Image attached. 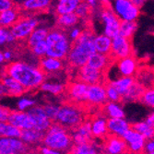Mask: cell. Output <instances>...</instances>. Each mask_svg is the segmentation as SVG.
Instances as JSON below:
<instances>
[{
  "label": "cell",
  "instance_id": "ee69618b",
  "mask_svg": "<svg viewBox=\"0 0 154 154\" xmlns=\"http://www.w3.org/2000/svg\"><path fill=\"white\" fill-rule=\"evenodd\" d=\"M36 105V101L31 97L20 96L17 102V109L20 111H29L31 108Z\"/></svg>",
  "mask_w": 154,
  "mask_h": 154
},
{
  "label": "cell",
  "instance_id": "94428289",
  "mask_svg": "<svg viewBox=\"0 0 154 154\" xmlns=\"http://www.w3.org/2000/svg\"><path fill=\"white\" fill-rule=\"evenodd\" d=\"M153 85H154V82H153Z\"/></svg>",
  "mask_w": 154,
  "mask_h": 154
},
{
  "label": "cell",
  "instance_id": "8fae6325",
  "mask_svg": "<svg viewBox=\"0 0 154 154\" xmlns=\"http://www.w3.org/2000/svg\"><path fill=\"white\" fill-rule=\"evenodd\" d=\"M32 149L27 145L20 137H6L0 138V153L1 154H24L30 153Z\"/></svg>",
  "mask_w": 154,
  "mask_h": 154
},
{
  "label": "cell",
  "instance_id": "f907efd6",
  "mask_svg": "<svg viewBox=\"0 0 154 154\" xmlns=\"http://www.w3.org/2000/svg\"><path fill=\"white\" fill-rule=\"evenodd\" d=\"M10 113H11V110H9L7 107L2 106L1 109H0V122H8Z\"/></svg>",
  "mask_w": 154,
  "mask_h": 154
},
{
  "label": "cell",
  "instance_id": "1f68e13d",
  "mask_svg": "<svg viewBox=\"0 0 154 154\" xmlns=\"http://www.w3.org/2000/svg\"><path fill=\"white\" fill-rule=\"evenodd\" d=\"M49 29L45 26H38L36 27L34 31L31 33V35L28 37V39L25 42V45L28 48L32 47L34 45H36L39 42L45 41L47 38V35L49 33Z\"/></svg>",
  "mask_w": 154,
  "mask_h": 154
},
{
  "label": "cell",
  "instance_id": "277c9868",
  "mask_svg": "<svg viewBox=\"0 0 154 154\" xmlns=\"http://www.w3.org/2000/svg\"><path fill=\"white\" fill-rule=\"evenodd\" d=\"M47 55L66 60L71 49L73 42L70 40L66 31L57 27L49 31L46 38Z\"/></svg>",
  "mask_w": 154,
  "mask_h": 154
},
{
  "label": "cell",
  "instance_id": "60d3db41",
  "mask_svg": "<svg viewBox=\"0 0 154 154\" xmlns=\"http://www.w3.org/2000/svg\"><path fill=\"white\" fill-rule=\"evenodd\" d=\"M15 43H17V40L11 32L10 28L1 27V29H0V44L1 45L4 46L13 45Z\"/></svg>",
  "mask_w": 154,
  "mask_h": 154
},
{
  "label": "cell",
  "instance_id": "30bf717a",
  "mask_svg": "<svg viewBox=\"0 0 154 154\" xmlns=\"http://www.w3.org/2000/svg\"><path fill=\"white\" fill-rule=\"evenodd\" d=\"M133 54L134 49L130 39L124 37L120 34L113 38L110 55L114 59V61L130 57Z\"/></svg>",
  "mask_w": 154,
  "mask_h": 154
},
{
  "label": "cell",
  "instance_id": "f5cc1de1",
  "mask_svg": "<svg viewBox=\"0 0 154 154\" xmlns=\"http://www.w3.org/2000/svg\"><path fill=\"white\" fill-rule=\"evenodd\" d=\"M2 53L5 57V63H10V62L14 61V52L12 50L6 49V50L2 51Z\"/></svg>",
  "mask_w": 154,
  "mask_h": 154
},
{
  "label": "cell",
  "instance_id": "74e56055",
  "mask_svg": "<svg viewBox=\"0 0 154 154\" xmlns=\"http://www.w3.org/2000/svg\"><path fill=\"white\" fill-rule=\"evenodd\" d=\"M132 128L143 135L146 139L154 137V127L149 123H148L146 120L132 124Z\"/></svg>",
  "mask_w": 154,
  "mask_h": 154
},
{
  "label": "cell",
  "instance_id": "bcb514c9",
  "mask_svg": "<svg viewBox=\"0 0 154 154\" xmlns=\"http://www.w3.org/2000/svg\"><path fill=\"white\" fill-rule=\"evenodd\" d=\"M44 108L46 112V115L48 116V117L53 122H55L57 115H58L59 109H60V106H58L57 104H54V103H47V104L44 105Z\"/></svg>",
  "mask_w": 154,
  "mask_h": 154
},
{
  "label": "cell",
  "instance_id": "ab89813d",
  "mask_svg": "<svg viewBox=\"0 0 154 154\" xmlns=\"http://www.w3.org/2000/svg\"><path fill=\"white\" fill-rule=\"evenodd\" d=\"M139 102L145 106L154 110V85L145 89Z\"/></svg>",
  "mask_w": 154,
  "mask_h": 154
},
{
  "label": "cell",
  "instance_id": "ac0fdd59",
  "mask_svg": "<svg viewBox=\"0 0 154 154\" xmlns=\"http://www.w3.org/2000/svg\"><path fill=\"white\" fill-rule=\"evenodd\" d=\"M124 138L128 144V153H144V148L147 139L143 135L131 128L124 136Z\"/></svg>",
  "mask_w": 154,
  "mask_h": 154
},
{
  "label": "cell",
  "instance_id": "603a6c76",
  "mask_svg": "<svg viewBox=\"0 0 154 154\" xmlns=\"http://www.w3.org/2000/svg\"><path fill=\"white\" fill-rule=\"evenodd\" d=\"M72 137L74 144H79L93 140V136L91 132V121H88L87 119L84 121L80 125L71 131Z\"/></svg>",
  "mask_w": 154,
  "mask_h": 154
},
{
  "label": "cell",
  "instance_id": "52a82bcc",
  "mask_svg": "<svg viewBox=\"0 0 154 154\" xmlns=\"http://www.w3.org/2000/svg\"><path fill=\"white\" fill-rule=\"evenodd\" d=\"M111 8L121 21L137 20L140 15V8L132 0H112Z\"/></svg>",
  "mask_w": 154,
  "mask_h": 154
},
{
  "label": "cell",
  "instance_id": "3957f363",
  "mask_svg": "<svg viewBox=\"0 0 154 154\" xmlns=\"http://www.w3.org/2000/svg\"><path fill=\"white\" fill-rule=\"evenodd\" d=\"M43 144L59 153H70L74 146L72 133L57 122H54L45 132Z\"/></svg>",
  "mask_w": 154,
  "mask_h": 154
},
{
  "label": "cell",
  "instance_id": "e0dca14e",
  "mask_svg": "<svg viewBox=\"0 0 154 154\" xmlns=\"http://www.w3.org/2000/svg\"><path fill=\"white\" fill-rule=\"evenodd\" d=\"M28 113L30 114V116L32 118L33 124H34V128L46 132L52 124L54 123L46 115V112L44 108V106L41 105H35L32 108H31Z\"/></svg>",
  "mask_w": 154,
  "mask_h": 154
},
{
  "label": "cell",
  "instance_id": "d590c367",
  "mask_svg": "<svg viewBox=\"0 0 154 154\" xmlns=\"http://www.w3.org/2000/svg\"><path fill=\"white\" fill-rule=\"evenodd\" d=\"M145 87L142 85L140 82H138L136 80L134 83V85L131 87V89L128 91L127 94H125L123 96V101L125 103H133L137 101H140V98L145 91Z\"/></svg>",
  "mask_w": 154,
  "mask_h": 154
},
{
  "label": "cell",
  "instance_id": "ba28073f",
  "mask_svg": "<svg viewBox=\"0 0 154 154\" xmlns=\"http://www.w3.org/2000/svg\"><path fill=\"white\" fill-rule=\"evenodd\" d=\"M100 20L103 23V33L111 38L120 34L121 20L116 15L111 7L101 6Z\"/></svg>",
  "mask_w": 154,
  "mask_h": 154
},
{
  "label": "cell",
  "instance_id": "8d00e7d4",
  "mask_svg": "<svg viewBox=\"0 0 154 154\" xmlns=\"http://www.w3.org/2000/svg\"><path fill=\"white\" fill-rule=\"evenodd\" d=\"M22 130L9 122L0 123V136L6 137H20Z\"/></svg>",
  "mask_w": 154,
  "mask_h": 154
},
{
  "label": "cell",
  "instance_id": "7a4b0ae2",
  "mask_svg": "<svg viewBox=\"0 0 154 154\" xmlns=\"http://www.w3.org/2000/svg\"><path fill=\"white\" fill-rule=\"evenodd\" d=\"M95 35L91 28L87 27L83 30L80 37L73 42L66 59V65L69 67L78 69L87 65L90 57L96 53L94 45Z\"/></svg>",
  "mask_w": 154,
  "mask_h": 154
},
{
  "label": "cell",
  "instance_id": "cb8c5ba5",
  "mask_svg": "<svg viewBox=\"0 0 154 154\" xmlns=\"http://www.w3.org/2000/svg\"><path fill=\"white\" fill-rule=\"evenodd\" d=\"M52 0H26L20 7L24 14H38L49 9Z\"/></svg>",
  "mask_w": 154,
  "mask_h": 154
},
{
  "label": "cell",
  "instance_id": "5bb4252c",
  "mask_svg": "<svg viewBox=\"0 0 154 154\" xmlns=\"http://www.w3.org/2000/svg\"><path fill=\"white\" fill-rule=\"evenodd\" d=\"M27 90L21 84L11 76L3 73L1 77V86H0V92L2 96L10 97H20Z\"/></svg>",
  "mask_w": 154,
  "mask_h": 154
},
{
  "label": "cell",
  "instance_id": "7dc6e473",
  "mask_svg": "<svg viewBox=\"0 0 154 154\" xmlns=\"http://www.w3.org/2000/svg\"><path fill=\"white\" fill-rule=\"evenodd\" d=\"M83 28L81 27H73L72 29H70L69 31H67V33H68V36L70 38V40L72 42L76 41L77 39H79L80 37V35L82 34V32H83Z\"/></svg>",
  "mask_w": 154,
  "mask_h": 154
},
{
  "label": "cell",
  "instance_id": "484cf974",
  "mask_svg": "<svg viewBox=\"0 0 154 154\" xmlns=\"http://www.w3.org/2000/svg\"><path fill=\"white\" fill-rule=\"evenodd\" d=\"M100 140L93 139L91 141L74 144L71 152L74 154H97V153H103V142L100 143Z\"/></svg>",
  "mask_w": 154,
  "mask_h": 154
},
{
  "label": "cell",
  "instance_id": "44dd1931",
  "mask_svg": "<svg viewBox=\"0 0 154 154\" xmlns=\"http://www.w3.org/2000/svg\"><path fill=\"white\" fill-rule=\"evenodd\" d=\"M8 122L16 125L17 128H20L21 130L29 129L34 128V124L32 121V116L28 113V111H20V110H11L10 116L8 117Z\"/></svg>",
  "mask_w": 154,
  "mask_h": 154
},
{
  "label": "cell",
  "instance_id": "6da1fadb",
  "mask_svg": "<svg viewBox=\"0 0 154 154\" xmlns=\"http://www.w3.org/2000/svg\"><path fill=\"white\" fill-rule=\"evenodd\" d=\"M4 73L17 79L27 91L40 89L47 75L43 71L40 66L32 65L24 60H14L8 63L3 68Z\"/></svg>",
  "mask_w": 154,
  "mask_h": 154
},
{
  "label": "cell",
  "instance_id": "4316f807",
  "mask_svg": "<svg viewBox=\"0 0 154 154\" xmlns=\"http://www.w3.org/2000/svg\"><path fill=\"white\" fill-rule=\"evenodd\" d=\"M114 59L111 57L110 54H103L96 52L90 57L87 64L98 70L106 72L109 67L114 64Z\"/></svg>",
  "mask_w": 154,
  "mask_h": 154
},
{
  "label": "cell",
  "instance_id": "9c48e42d",
  "mask_svg": "<svg viewBox=\"0 0 154 154\" xmlns=\"http://www.w3.org/2000/svg\"><path fill=\"white\" fill-rule=\"evenodd\" d=\"M88 89L89 84L75 79L67 84L65 93L68 102L83 106V104H87Z\"/></svg>",
  "mask_w": 154,
  "mask_h": 154
},
{
  "label": "cell",
  "instance_id": "8992f818",
  "mask_svg": "<svg viewBox=\"0 0 154 154\" xmlns=\"http://www.w3.org/2000/svg\"><path fill=\"white\" fill-rule=\"evenodd\" d=\"M38 26L39 19L34 14H23L19 20L10 28V30L17 42L25 43L28 37Z\"/></svg>",
  "mask_w": 154,
  "mask_h": 154
},
{
  "label": "cell",
  "instance_id": "7402d4cb",
  "mask_svg": "<svg viewBox=\"0 0 154 154\" xmlns=\"http://www.w3.org/2000/svg\"><path fill=\"white\" fill-rule=\"evenodd\" d=\"M45 134V132L32 128L22 130L20 138L27 145H29L31 148H32V149H38V148L41 145H43Z\"/></svg>",
  "mask_w": 154,
  "mask_h": 154
},
{
  "label": "cell",
  "instance_id": "680465c9",
  "mask_svg": "<svg viewBox=\"0 0 154 154\" xmlns=\"http://www.w3.org/2000/svg\"><path fill=\"white\" fill-rule=\"evenodd\" d=\"M25 1H26V0H14V2H15L16 6H18V7H20Z\"/></svg>",
  "mask_w": 154,
  "mask_h": 154
},
{
  "label": "cell",
  "instance_id": "7bdbcfd3",
  "mask_svg": "<svg viewBox=\"0 0 154 154\" xmlns=\"http://www.w3.org/2000/svg\"><path fill=\"white\" fill-rule=\"evenodd\" d=\"M106 92H107V98L110 102H122L123 96L121 93L116 90V88L109 81H106Z\"/></svg>",
  "mask_w": 154,
  "mask_h": 154
},
{
  "label": "cell",
  "instance_id": "7c38bea8",
  "mask_svg": "<svg viewBox=\"0 0 154 154\" xmlns=\"http://www.w3.org/2000/svg\"><path fill=\"white\" fill-rule=\"evenodd\" d=\"M105 83L106 82L95 83L89 85L87 104L93 107L102 108L108 102Z\"/></svg>",
  "mask_w": 154,
  "mask_h": 154
},
{
  "label": "cell",
  "instance_id": "91938a15",
  "mask_svg": "<svg viewBox=\"0 0 154 154\" xmlns=\"http://www.w3.org/2000/svg\"><path fill=\"white\" fill-rule=\"evenodd\" d=\"M0 63H1V64L5 63V57H4V54H3L2 52L0 53Z\"/></svg>",
  "mask_w": 154,
  "mask_h": 154
},
{
  "label": "cell",
  "instance_id": "836d02e7",
  "mask_svg": "<svg viewBox=\"0 0 154 154\" xmlns=\"http://www.w3.org/2000/svg\"><path fill=\"white\" fill-rule=\"evenodd\" d=\"M66 89V84H64L63 82L48 81L46 79L40 87L41 91L48 93V94H52L54 96H59V95L65 93Z\"/></svg>",
  "mask_w": 154,
  "mask_h": 154
},
{
  "label": "cell",
  "instance_id": "e575fe53",
  "mask_svg": "<svg viewBox=\"0 0 154 154\" xmlns=\"http://www.w3.org/2000/svg\"><path fill=\"white\" fill-rule=\"evenodd\" d=\"M116 88V90L121 93L122 96L125 94H127L128 91L131 89V87L134 85V83L136 82L135 77H125L121 76L116 78V79L109 81Z\"/></svg>",
  "mask_w": 154,
  "mask_h": 154
},
{
  "label": "cell",
  "instance_id": "c3c4849f",
  "mask_svg": "<svg viewBox=\"0 0 154 154\" xmlns=\"http://www.w3.org/2000/svg\"><path fill=\"white\" fill-rule=\"evenodd\" d=\"M16 7L14 0H0V11H4Z\"/></svg>",
  "mask_w": 154,
  "mask_h": 154
},
{
  "label": "cell",
  "instance_id": "b9f144b4",
  "mask_svg": "<svg viewBox=\"0 0 154 154\" xmlns=\"http://www.w3.org/2000/svg\"><path fill=\"white\" fill-rule=\"evenodd\" d=\"M92 9H93L92 7L83 0V1L79 4V6L78 7V8L76 9L75 12L81 20H87L91 15Z\"/></svg>",
  "mask_w": 154,
  "mask_h": 154
},
{
  "label": "cell",
  "instance_id": "9f6ffc18",
  "mask_svg": "<svg viewBox=\"0 0 154 154\" xmlns=\"http://www.w3.org/2000/svg\"><path fill=\"white\" fill-rule=\"evenodd\" d=\"M146 121L154 127V111L152 112L151 114H149V115L148 116V117L146 118Z\"/></svg>",
  "mask_w": 154,
  "mask_h": 154
},
{
  "label": "cell",
  "instance_id": "d6986e66",
  "mask_svg": "<svg viewBox=\"0 0 154 154\" xmlns=\"http://www.w3.org/2000/svg\"><path fill=\"white\" fill-rule=\"evenodd\" d=\"M91 132L94 139L103 141L109 135L108 131V118L102 113L96 115L91 120Z\"/></svg>",
  "mask_w": 154,
  "mask_h": 154
},
{
  "label": "cell",
  "instance_id": "d4e9b609",
  "mask_svg": "<svg viewBox=\"0 0 154 154\" xmlns=\"http://www.w3.org/2000/svg\"><path fill=\"white\" fill-rule=\"evenodd\" d=\"M132 128V125L123 118H108V131L109 135L123 137Z\"/></svg>",
  "mask_w": 154,
  "mask_h": 154
},
{
  "label": "cell",
  "instance_id": "9a60e30c",
  "mask_svg": "<svg viewBox=\"0 0 154 154\" xmlns=\"http://www.w3.org/2000/svg\"><path fill=\"white\" fill-rule=\"evenodd\" d=\"M115 70L117 72V78L121 76L135 77L139 69L138 60L133 55L125 57L114 62Z\"/></svg>",
  "mask_w": 154,
  "mask_h": 154
},
{
  "label": "cell",
  "instance_id": "d6a6232c",
  "mask_svg": "<svg viewBox=\"0 0 154 154\" xmlns=\"http://www.w3.org/2000/svg\"><path fill=\"white\" fill-rule=\"evenodd\" d=\"M83 0H57L54 12L57 15L75 12Z\"/></svg>",
  "mask_w": 154,
  "mask_h": 154
},
{
  "label": "cell",
  "instance_id": "4fadbf2b",
  "mask_svg": "<svg viewBox=\"0 0 154 154\" xmlns=\"http://www.w3.org/2000/svg\"><path fill=\"white\" fill-rule=\"evenodd\" d=\"M75 79H78L89 84V85L107 81L106 72L98 70V69L91 67L88 64L77 69V76Z\"/></svg>",
  "mask_w": 154,
  "mask_h": 154
},
{
  "label": "cell",
  "instance_id": "681fc988",
  "mask_svg": "<svg viewBox=\"0 0 154 154\" xmlns=\"http://www.w3.org/2000/svg\"><path fill=\"white\" fill-rule=\"evenodd\" d=\"M144 153L147 154H154V137L149 138L146 140Z\"/></svg>",
  "mask_w": 154,
  "mask_h": 154
},
{
  "label": "cell",
  "instance_id": "f35d334b",
  "mask_svg": "<svg viewBox=\"0 0 154 154\" xmlns=\"http://www.w3.org/2000/svg\"><path fill=\"white\" fill-rule=\"evenodd\" d=\"M137 30V20H125L121 21L120 25V35L131 39Z\"/></svg>",
  "mask_w": 154,
  "mask_h": 154
},
{
  "label": "cell",
  "instance_id": "83f0119b",
  "mask_svg": "<svg viewBox=\"0 0 154 154\" xmlns=\"http://www.w3.org/2000/svg\"><path fill=\"white\" fill-rule=\"evenodd\" d=\"M21 14L22 10L18 6L8 10L0 11V24H1V27L11 28L22 16Z\"/></svg>",
  "mask_w": 154,
  "mask_h": 154
},
{
  "label": "cell",
  "instance_id": "f6af8a7d",
  "mask_svg": "<svg viewBox=\"0 0 154 154\" xmlns=\"http://www.w3.org/2000/svg\"><path fill=\"white\" fill-rule=\"evenodd\" d=\"M31 52H32V54H34L36 57H38L39 58H42L47 55V44L46 41H42L39 42L36 45H34L32 47L29 48Z\"/></svg>",
  "mask_w": 154,
  "mask_h": 154
},
{
  "label": "cell",
  "instance_id": "db71d44e",
  "mask_svg": "<svg viewBox=\"0 0 154 154\" xmlns=\"http://www.w3.org/2000/svg\"><path fill=\"white\" fill-rule=\"evenodd\" d=\"M84 1L87 2L88 4H90V5L92 7V8H93V9H94V8H98V6L101 5L100 0H84Z\"/></svg>",
  "mask_w": 154,
  "mask_h": 154
},
{
  "label": "cell",
  "instance_id": "f546056e",
  "mask_svg": "<svg viewBox=\"0 0 154 154\" xmlns=\"http://www.w3.org/2000/svg\"><path fill=\"white\" fill-rule=\"evenodd\" d=\"M101 112L107 118H123L125 113L120 102L108 101L102 108Z\"/></svg>",
  "mask_w": 154,
  "mask_h": 154
},
{
  "label": "cell",
  "instance_id": "ffe728a7",
  "mask_svg": "<svg viewBox=\"0 0 154 154\" xmlns=\"http://www.w3.org/2000/svg\"><path fill=\"white\" fill-rule=\"evenodd\" d=\"M64 61L65 60L63 59L45 55V57L40 58L39 66L47 76H50V75L58 74L64 70L66 64V62L65 63Z\"/></svg>",
  "mask_w": 154,
  "mask_h": 154
},
{
  "label": "cell",
  "instance_id": "5b68a950",
  "mask_svg": "<svg viewBox=\"0 0 154 154\" xmlns=\"http://www.w3.org/2000/svg\"><path fill=\"white\" fill-rule=\"evenodd\" d=\"M86 120V113L82 105L68 102L60 106L55 122L68 130L73 131Z\"/></svg>",
  "mask_w": 154,
  "mask_h": 154
},
{
  "label": "cell",
  "instance_id": "11a10c76",
  "mask_svg": "<svg viewBox=\"0 0 154 154\" xmlns=\"http://www.w3.org/2000/svg\"><path fill=\"white\" fill-rule=\"evenodd\" d=\"M132 1L137 7H138L139 8H141L144 6V4L147 2V0H132Z\"/></svg>",
  "mask_w": 154,
  "mask_h": 154
},
{
  "label": "cell",
  "instance_id": "2e32d148",
  "mask_svg": "<svg viewBox=\"0 0 154 154\" xmlns=\"http://www.w3.org/2000/svg\"><path fill=\"white\" fill-rule=\"evenodd\" d=\"M103 153L124 154L128 153V144L123 137L108 135L103 140Z\"/></svg>",
  "mask_w": 154,
  "mask_h": 154
},
{
  "label": "cell",
  "instance_id": "4dcf8cb0",
  "mask_svg": "<svg viewBox=\"0 0 154 154\" xmlns=\"http://www.w3.org/2000/svg\"><path fill=\"white\" fill-rule=\"evenodd\" d=\"M112 41H113V38L109 37L103 32L101 34H96L94 37L96 52L103 54H110L112 49Z\"/></svg>",
  "mask_w": 154,
  "mask_h": 154
},
{
  "label": "cell",
  "instance_id": "f1b7e54d",
  "mask_svg": "<svg viewBox=\"0 0 154 154\" xmlns=\"http://www.w3.org/2000/svg\"><path fill=\"white\" fill-rule=\"evenodd\" d=\"M80 21H81V20L76 14V12L61 14V15H57V27L67 32L70 29H72L73 27L78 26V24Z\"/></svg>",
  "mask_w": 154,
  "mask_h": 154
},
{
  "label": "cell",
  "instance_id": "816d5d0a",
  "mask_svg": "<svg viewBox=\"0 0 154 154\" xmlns=\"http://www.w3.org/2000/svg\"><path fill=\"white\" fill-rule=\"evenodd\" d=\"M38 152L39 153H42V154H59L58 151L54 150L53 149H51L50 147H47L45 145H41L39 148H38Z\"/></svg>",
  "mask_w": 154,
  "mask_h": 154
},
{
  "label": "cell",
  "instance_id": "6f0895ef",
  "mask_svg": "<svg viewBox=\"0 0 154 154\" xmlns=\"http://www.w3.org/2000/svg\"><path fill=\"white\" fill-rule=\"evenodd\" d=\"M111 2L112 0H100L101 6H105V7H111Z\"/></svg>",
  "mask_w": 154,
  "mask_h": 154
}]
</instances>
